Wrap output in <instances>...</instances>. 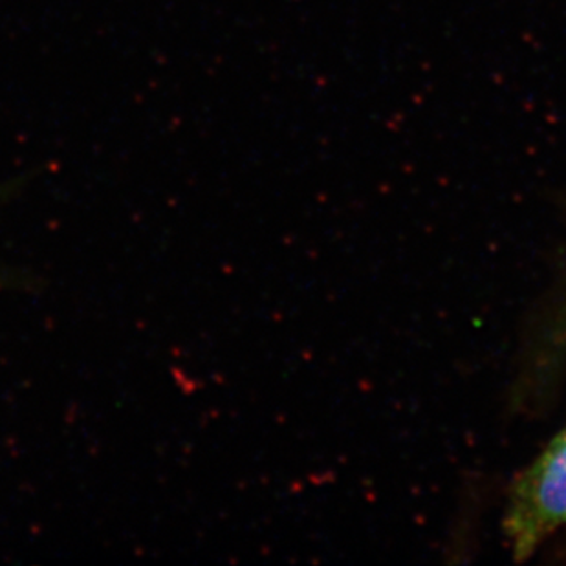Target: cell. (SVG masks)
<instances>
[{"label":"cell","mask_w":566,"mask_h":566,"mask_svg":"<svg viewBox=\"0 0 566 566\" xmlns=\"http://www.w3.org/2000/svg\"><path fill=\"white\" fill-rule=\"evenodd\" d=\"M566 524V426L513 481L503 530L515 562H526Z\"/></svg>","instance_id":"obj_1"},{"label":"cell","mask_w":566,"mask_h":566,"mask_svg":"<svg viewBox=\"0 0 566 566\" xmlns=\"http://www.w3.org/2000/svg\"><path fill=\"white\" fill-rule=\"evenodd\" d=\"M554 315H556V321L551 331L552 342H554V347H562L563 343H566V289Z\"/></svg>","instance_id":"obj_2"}]
</instances>
